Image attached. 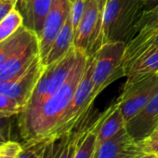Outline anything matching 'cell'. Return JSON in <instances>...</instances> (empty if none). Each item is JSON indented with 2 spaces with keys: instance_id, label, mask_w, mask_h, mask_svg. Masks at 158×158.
<instances>
[{
  "instance_id": "cell-3",
  "label": "cell",
  "mask_w": 158,
  "mask_h": 158,
  "mask_svg": "<svg viewBox=\"0 0 158 158\" xmlns=\"http://www.w3.org/2000/svg\"><path fill=\"white\" fill-rule=\"evenodd\" d=\"M126 47L124 41H110L102 45L94 53L92 73L94 101L109 85L125 76L123 64Z\"/></svg>"
},
{
  "instance_id": "cell-1",
  "label": "cell",
  "mask_w": 158,
  "mask_h": 158,
  "mask_svg": "<svg viewBox=\"0 0 158 158\" xmlns=\"http://www.w3.org/2000/svg\"><path fill=\"white\" fill-rule=\"evenodd\" d=\"M88 59L86 53L79 51L76 62L60 88L38 108L18 114V127L23 141L51 139L59 136L74 91L85 73Z\"/></svg>"
},
{
  "instance_id": "cell-27",
  "label": "cell",
  "mask_w": 158,
  "mask_h": 158,
  "mask_svg": "<svg viewBox=\"0 0 158 158\" xmlns=\"http://www.w3.org/2000/svg\"><path fill=\"white\" fill-rule=\"evenodd\" d=\"M16 6H17L16 0H0V22Z\"/></svg>"
},
{
  "instance_id": "cell-32",
  "label": "cell",
  "mask_w": 158,
  "mask_h": 158,
  "mask_svg": "<svg viewBox=\"0 0 158 158\" xmlns=\"http://www.w3.org/2000/svg\"><path fill=\"white\" fill-rule=\"evenodd\" d=\"M154 158H158V156H157V155H155V157H154Z\"/></svg>"
},
{
  "instance_id": "cell-4",
  "label": "cell",
  "mask_w": 158,
  "mask_h": 158,
  "mask_svg": "<svg viewBox=\"0 0 158 158\" xmlns=\"http://www.w3.org/2000/svg\"><path fill=\"white\" fill-rule=\"evenodd\" d=\"M79 51L80 50L73 46L62 58L46 66L23 112L38 108L60 88L76 62Z\"/></svg>"
},
{
  "instance_id": "cell-19",
  "label": "cell",
  "mask_w": 158,
  "mask_h": 158,
  "mask_svg": "<svg viewBox=\"0 0 158 158\" xmlns=\"http://www.w3.org/2000/svg\"><path fill=\"white\" fill-rule=\"evenodd\" d=\"M158 73V50L140 53L125 70V76H135Z\"/></svg>"
},
{
  "instance_id": "cell-25",
  "label": "cell",
  "mask_w": 158,
  "mask_h": 158,
  "mask_svg": "<svg viewBox=\"0 0 158 158\" xmlns=\"http://www.w3.org/2000/svg\"><path fill=\"white\" fill-rule=\"evenodd\" d=\"M22 111L23 107L16 100L0 93V112L18 115Z\"/></svg>"
},
{
  "instance_id": "cell-2",
  "label": "cell",
  "mask_w": 158,
  "mask_h": 158,
  "mask_svg": "<svg viewBox=\"0 0 158 158\" xmlns=\"http://www.w3.org/2000/svg\"><path fill=\"white\" fill-rule=\"evenodd\" d=\"M142 0H107L103 14L101 43L124 41L132 38L136 23L142 11Z\"/></svg>"
},
{
  "instance_id": "cell-18",
  "label": "cell",
  "mask_w": 158,
  "mask_h": 158,
  "mask_svg": "<svg viewBox=\"0 0 158 158\" xmlns=\"http://www.w3.org/2000/svg\"><path fill=\"white\" fill-rule=\"evenodd\" d=\"M158 32V5L149 10H143L135 25L133 36L127 43V48H131L151 35Z\"/></svg>"
},
{
  "instance_id": "cell-8",
  "label": "cell",
  "mask_w": 158,
  "mask_h": 158,
  "mask_svg": "<svg viewBox=\"0 0 158 158\" xmlns=\"http://www.w3.org/2000/svg\"><path fill=\"white\" fill-rule=\"evenodd\" d=\"M45 68L40 56H37L29 68L19 77L13 80L0 82V93L16 100L23 110Z\"/></svg>"
},
{
  "instance_id": "cell-28",
  "label": "cell",
  "mask_w": 158,
  "mask_h": 158,
  "mask_svg": "<svg viewBox=\"0 0 158 158\" xmlns=\"http://www.w3.org/2000/svg\"><path fill=\"white\" fill-rule=\"evenodd\" d=\"M143 150L146 153H158V140L152 143H142Z\"/></svg>"
},
{
  "instance_id": "cell-22",
  "label": "cell",
  "mask_w": 158,
  "mask_h": 158,
  "mask_svg": "<svg viewBox=\"0 0 158 158\" xmlns=\"http://www.w3.org/2000/svg\"><path fill=\"white\" fill-rule=\"evenodd\" d=\"M48 139L24 141L18 158H44V152Z\"/></svg>"
},
{
  "instance_id": "cell-16",
  "label": "cell",
  "mask_w": 158,
  "mask_h": 158,
  "mask_svg": "<svg viewBox=\"0 0 158 158\" xmlns=\"http://www.w3.org/2000/svg\"><path fill=\"white\" fill-rule=\"evenodd\" d=\"M73 37L74 32L72 25L71 17L69 14L65 23H63L62 27L60 28V32L55 37L47 57L43 60L44 65H49L62 58L73 46Z\"/></svg>"
},
{
  "instance_id": "cell-15",
  "label": "cell",
  "mask_w": 158,
  "mask_h": 158,
  "mask_svg": "<svg viewBox=\"0 0 158 158\" xmlns=\"http://www.w3.org/2000/svg\"><path fill=\"white\" fill-rule=\"evenodd\" d=\"M126 127V121L119 108L118 102H115L105 112L99 115V126L96 140V151L101 145L114 137L121 129Z\"/></svg>"
},
{
  "instance_id": "cell-29",
  "label": "cell",
  "mask_w": 158,
  "mask_h": 158,
  "mask_svg": "<svg viewBox=\"0 0 158 158\" xmlns=\"http://www.w3.org/2000/svg\"><path fill=\"white\" fill-rule=\"evenodd\" d=\"M157 140H158V127L153 131V133L142 143H152V142H154V141H157Z\"/></svg>"
},
{
  "instance_id": "cell-14",
  "label": "cell",
  "mask_w": 158,
  "mask_h": 158,
  "mask_svg": "<svg viewBox=\"0 0 158 158\" xmlns=\"http://www.w3.org/2000/svg\"><path fill=\"white\" fill-rule=\"evenodd\" d=\"M85 127L74 129L48 140L44 158H73Z\"/></svg>"
},
{
  "instance_id": "cell-33",
  "label": "cell",
  "mask_w": 158,
  "mask_h": 158,
  "mask_svg": "<svg viewBox=\"0 0 158 158\" xmlns=\"http://www.w3.org/2000/svg\"><path fill=\"white\" fill-rule=\"evenodd\" d=\"M142 1H143V2H144V1H147V0H142Z\"/></svg>"
},
{
  "instance_id": "cell-5",
  "label": "cell",
  "mask_w": 158,
  "mask_h": 158,
  "mask_svg": "<svg viewBox=\"0 0 158 158\" xmlns=\"http://www.w3.org/2000/svg\"><path fill=\"white\" fill-rule=\"evenodd\" d=\"M158 93V73L128 76L117 99L126 123Z\"/></svg>"
},
{
  "instance_id": "cell-20",
  "label": "cell",
  "mask_w": 158,
  "mask_h": 158,
  "mask_svg": "<svg viewBox=\"0 0 158 158\" xmlns=\"http://www.w3.org/2000/svg\"><path fill=\"white\" fill-rule=\"evenodd\" d=\"M99 126V116L95 122L85 127L73 158H93L96 151V140Z\"/></svg>"
},
{
  "instance_id": "cell-34",
  "label": "cell",
  "mask_w": 158,
  "mask_h": 158,
  "mask_svg": "<svg viewBox=\"0 0 158 158\" xmlns=\"http://www.w3.org/2000/svg\"><path fill=\"white\" fill-rule=\"evenodd\" d=\"M156 155H157V156H158V153H157V154H156Z\"/></svg>"
},
{
  "instance_id": "cell-21",
  "label": "cell",
  "mask_w": 158,
  "mask_h": 158,
  "mask_svg": "<svg viewBox=\"0 0 158 158\" xmlns=\"http://www.w3.org/2000/svg\"><path fill=\"white\" fill-rule=\"evenodd\" d=\"M23 25V18L15 7L0 22V42L11 36Z\"/></svg>"
},
{
  "instance_id": "cell-11",
  "label": "cell",
  "mask_w": 158,
  "mask_h": 158,
  "mask_svg": "<svg viewBox=\"0 0 158 158\" xmlns=\"http://www.w3.org/2000/svg\"><path fill=\"white\" fill-rule=\"evenodd\" d=\"M158 127V93L128 122L127 133L139 143L144 142Z\"/></svg>"
},
{
  "instance_id": "cell-23",
  "label": "cell",
  "mask_w": 158,
  "mask_h": 158,
  "mask_svg": "<svg viewBox=\"0 0 158 158\" xmlns=\"http://www.w3.org/2000/svg\"><path fill=\"white\" fill-rule=\"evenodd\" d=\"M89 1V0H72L71 9H70V17H71L73 32L76 31L79 23H80L83 16L87 11Z\"/></svg>"
},
{
  "instance_id": "cell-12",
  "label": "cell",
  "mask_w": 158,
  "mask_h": 158,
  "mask_svg": "<svg viewBox=\"0 0 158 158\" xmlns=\"http://www.w3.org/2000/svg\"><path fill=\"white\" fill-rule=\"evenodd\" d=\"M37 56H39V39L36 36L0 67V82L13 80L19 77L29 68Z\"/></svg>"
},
{
  "instance_id": "cell-30",
  "label": "cell",
  "mask_w": 158,
  "mask_h": 158,
  "mask_svg": "<svg viewBox=\"0 0 158 158\" xmlns=\"http://www.w3.org/2000/svg\"><path fill=\"white\" fill-rule=\"evenodd\" d=\"M96 1H97L98 7H99V10H101V12L103 14V10H104V8H105V5H106L107 0H96Z\"/></svg>"
},
{
  "instance_id": "cell-10",
  "label": "cell",
  "mask_w": 158,
  "mask_h": 158,
  "mask_svg": "<svg viewBox=\"0 0 158 158\" xmlns=\"http://www.w3.org/2000/svg\"><path fill=\"white\" fill-rule=\"evenodd\" d=\"M144 153L142 143L137 142L125 127L104 141L93 158H139Z\"/></svg>"
},
{
  "instance_id": "cell-7",
  "label": "cell",
  "mask_w": 158,
  "mask_h": 158,
  "mask_svg": "<svg viewBox=\"0 0 158 158\" xmlns=\"http://www.w3.org/2000/svg\"><path fill=\"white\" fill-rule=\"evenodd\" d=\"M102 13L96 0H89L87 11L74 32L73 46L88 56L94 54L102 46Z\"/></svg>"
},
{
  "instance_id": "cell-24",
  "label": "cell",
  "mask_w": 158,
  "mask_h": 158,
  "mask_svg": "<svg viewBox=\"0 0 158 158\" xmlns=\"http://www.w3.org/2000/svg\"><path fill=\"white\" fill-rule=\"evenodd\" d=\"M15 114L0 112V144L11 140L12 123Z\"/></svg>"
},
{
  "instance_id": "cell-31",
  "label": "cell",
  "mask_w": 158,
  "mask_h": 158,
  "mask_svg": "<svg viewBox=\"0 0 158 158\" xmlns=\"http://www.w3.org/2000/svg\"><path fill=\"white\" fill-rule=\"evenodd\" d=\"M155 155H156V154H154V153H146V152H145L143 155H141V156L139 157V158H154Z\"/></svg>"
},
{
  "instance_id": "cell-13",
  "label": "cell",
  "mask_w": 158,
  "mask_h": 158,
  "mask_svg": "<svg viewBox=\"0 0 158 158\" xmlns=\"http://www.w3.org/2000/svg\"><path fill=\"white\" fill-rule=\"evenodd\" d=\"M52 0H18L16 8L23 18V25L38 38L42 35Z\"/></svg>"
},
{
  "instance_id": "cell-35",
  "label": "cell",
  "mask_w": 158,
  "mask_h": 158,
  "mask_svg": "<svg viewBox=\"0 0 158 158\" xmlns=\"http://www.w3.org/2000/svg\"><path fill=\"white\" fill-rule=\"evenodd\" d=\"M16 1H18V0H16Z\"/></svg>"
},
{
  "instance_id": "cell-6",
  "label": "cell",
  "mask_w": 158,
  "mask_h": 158,
  "mask_svg": "<svg viewBox=\"0 0 158 158\" xmlns=\"http://www.w3.org/2000/svg\"><path fill=\"white\" fill-rule=\"evenodd\" d=\"M94 68V54L89 56L85 73L79 81L72 102L62 122L59 136L77 128L89 115L94 99L92 97V73ZM58 136V137H59Z\"/></svg>"
},
{
  "instance_id": "cell-26",
  "label": "cell",
  "mask_w": 158,
  "mask_h": 158,
  "mask_svg": "<svg viewBox=\"0 0 158 158\" xmlns=\"http://www.w3.org/2000/svg\"><path fill=\"white\" fill-rule=\"evenodd\" d=\"M22 148V144L12 139L0 144V158H18Z\"/></svg>"
},
{
  "instance_id": "cell-17",
  "label": "cell",
  "mask_w": 158,
  "mask_h": 158,
  "mask_svg": "<svg viewBox=\"0 0 158 158\" xmlns=\"http://www.w3.org/2000/svg\"><path fill=\"white\" fill-rule=\"evenodd\" d=\"M36 36L33 31L23 25L11 36L0 42V67L12 55L30 44Z\"/></svg>"
},
{
  "instance_id": "cell-9",
  "label": "cell",
  "mask_w": 158,
  "mask_h": 158,
  "mask_svg": "<svg viewBox=\"0 0 158 158\" xmlns=\"http://www.w3.org/2000/svg\"><path fill=\"white\" fill-rule=\"evenodd\" d=\"M72 0H52L44 29L39 39V56L42 61L47 57L51 45L70 14Z\"/></svg>"
}]
</instances>
